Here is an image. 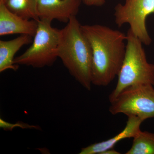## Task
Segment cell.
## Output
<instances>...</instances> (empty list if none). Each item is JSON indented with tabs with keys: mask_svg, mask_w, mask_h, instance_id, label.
Masks as SVG:
<instances>
[{
	"mask_svg": "<svg viewBox=\"0 0 154 154\" xmlns=\"http://www.w3.org/2000/svg\"><path fill=\"white\" fill-rule=\"evenodd\" d=\"M92 49V85L107 86L120 71L126 48L127 35L99 24L82 25Z\"/></svg>",
	"mask_w": 154,
	"mask_h": 154,
	"instance_id": "obj_1",
	"label": "cell"
},
{
	"mask_svg": "<svg viewBox=\"0 0 154 154\" xmlns=\"http://www.w3.org/2000/svg\"><path fill=\"white\" fill-rule=\"evenodd\" d=\"M57 53L58 57L70 74L83 88L91 91L92 49L76 17H72L66 26L61 29Z\"/></svg>",
	"mask_w": 154,
	"mask_h": 154,
	"instance_id": "obj_2",
	"label": "cell"
},
{
	"mask_svg": "<svg viewBox=\"0 0 154 154\" xmlns=\"http://www.w3.org/2000/svg\"><path fill=\"white\" fill-rule=\"evenodd\" d=\"M126 52L116 88L109 96L110 102L124 89L141 85L154 86V64L148 62L142 42L130 29L127 33Z\"/></svg>",
	"mask_w": 154,
	"mask_h": 154,
	"instance_id": "obj_3",
	"label": "cell"
},
{
	"mask_svg": "<svg viewBox=\"0 0 154 154\" xmlns=\"http://www.w3.org/2000/svg\"><path fill=\"white\" fill-rule=\"evenodd\" d=\"M51 22L39 20L38 28L31 46L22 54L14 59L19 65L41 68L53 65L58 57V48L61 30L53 28Z\"/></svg>",
	"mask_w": 154,
	"mask_h": 154,
	"instance_id": "obj_4",
	"label": "cell"
},
{
	"mask_svg": "<svg viewBox=\"0 0 154 154\" xmlns=\"http://www.w3.org/2000/svg\"><path fill=\"white\" fill-rule=\"evenodd\" d=\"M153 86L141 85L125 88L110 102L109 112L113 115L134 116L143 122L154 118Z\"/></svg>",
	"mask_w": 154,
	"mask_h": 154,
	"instance_id": "obj_5",
	"label": "cell"
},
{
	"mask_svg": "<svg viewBox=\"0 0 154 154\" xmlns=\"http://www.w3.org/2000/svg\"><path fill=\"white\" fill-rule=\"evenodd\" d=\"M154 13V0H125L114 9L115 22L119 27L129 24V29L141 41L149 45L152 39L146 26V20Z\"/></svg>",
	"mask_w": 154,
	"mask_h": 154,
	"instance_id": "obj_6",
	"label": "cell"
},
{
	"mask_svg": "<svg viewBox=\"0 0 154 154\" xmlns=\"http://www.w3.org/2000/svg\"><path fill=\"white\" fill-rule=\"evenodd\" d=\"M82 0H38L37 13L39 20L52 22L56 20L67 23L76 17Z\"/></svg>",
	"mask_w": 154,
	"mask_h": 154,
	"instance_id": "obj_7",
	"label": "cell"
},
{
	"mask_svg": "<svg viewBox=\"0 0 154 154\" xmlns=\"http://www.w3.org/2000/svg\"><path fill=\"white\" fill-rule=\"evenodd\" d=\"M38 25V21L22 18L9 11L0 2V36L19 34L33 37Z\"/></svg>",
	"mask_w": 154,
	"mask_h": 154,
	"instance_id": "obj_8",
	"label": "cell"
},
{
	"mask_svg": "<svg viewBox=\"0 0 154 154\" xmlns=\"http://www.w3.org/2000/svg\"><path fill=\"white\" fill-rule=\"evenodd\" d=\"M128 118L126 126L118 134L107 140L83 148L79 154H102L107 150L113 148L116 144L122 140L133 138L140 130V125L143 121L134 116H129Z\"/></svg>",
	"mask_w": 154,
	"mask_h": 154,
	"instance_id": "obj_9",
	"label": "cell"
},
{
	"mask_svg": "<svg viewBox=\"0 0 154 154\" xmlns=\"http://www.w3.org/2000/svg\"><path fill=\"white\" fill-rule=\"evenodd\" d=\"M33 37L30 35H20L8 41L0 40V72L8 69L17 70L18 65L14 63V56L21 48L32 42Z\"/></svg>",
	"mask_w": 154,
	"mask_h": 154,
	"instance_id": "obj_10",
	"label": "cell"
},
{
	"mask_svg": "<svg viewBox=\"0 0 154 154\" xmlns=\"http://www.w3.org/2000/svg\"><path fill=\"white\" fill-rule=\"evenodd\" d=\"M38 0H0L9 11L27 19L38 21Z\"/></svg>",
	"mask_w": 154,
	"mask_h": 154,
	"instance_id": "obj_11",
	"label": "cell"
},
{
	"mask_svg": "<svg viewBox=\"0 0 154 154\" xmlns=\"http://www.w3.org/2000/svg\"><path fill=\"white\" fill-rule=\"evenodd\" d=\"M125 154H154V133L140 131Z\"/></svg>",
	"mask_w": 154,
	"mask_h": 154,
	"instance_id": "obj_12",
	"label": "cell"
},
{
	"mask_svg": "<svg viewBox=\"0 0 154 154\" xmlns=\"http://www.w3.org/2000/svg\"><path fill=\"white\" fill-rule=\"evenodd\" d=\"M19 127L22 128H31V129H37V127L34 125H29L28 124H25L24 123H16V124H11L9 123L5 120H3L2 118L0 119V127L1 128L5 130L12 131L14 128L16 127Z\"/></svg>",
	"mask_w": 154,
	"mask_h": 154,
	"instance_id": "obj_13",
	"label": "cell"
},
{
	"mask_svg": "<svg viewBox=\"0 0 154 154\" xmlns=\"http://www.w3.org/2000/svg\"><path fill=\"white\" fill-rule=\"evenodd\" d=\"M83 2L88 6L100 7L105 4V0H82Z\"/></svg>",
	"mask_w": 154,
	"mask_h": 154,
	"instance_id": "obj_14",
	"label": "cell"
},
{
	"mask_svg": "<svg viewBox=\"0 0 154 154\" xmlns=\"http://www.w3.org/2000/svg\"><path fill=\"white\" fill-rule=\"evenodd\" d=\"M119 152L114 149V148L109 149L103 152L102 154H120Z\"/></svg>",
	"mask_w": 154,
	"mask_h": 154,
	"instance_id": "obj_15",
	"label": "cell"
}]
</instances>
